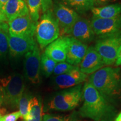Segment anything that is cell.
I'll return each instance as SVG.
<instances>
[{
	"label": "cell",
	"mask_w": 121,
	"mask_h": 121,
	"mask_svg": "<svg viewBox=\"0 0 121 121\" xmlns=\"http://www.w3.org/2000/svg\"><path fill=\"white\" fill-rule=\"evenodd\" d=\"M91 25L95 34L102 38L121 31V15L111 19L92 18Z\"/></svg>",
	"instance_id": "10"
},
{
	"label": "cell",
	"mask_w": 121,
	"mask_h": 121,
	"mask_svg": "<svg viewBox=\"0 0 121 121\" xmlns=\"http://www.w3.org/2000/svg\"><path fill=\"white\" fill-rule=\"evenodd\" d=\"M37 45L33 37L9 36V52L13 58H17L31 51Z\"/></svg>",
	"instance_id": "13"
},
{
	"label": "cell",
	"mask_w": 121,
	"mask_h": 121,
	"mask_svg": "<svg viewBox=\"0 0 121 121\" xmlns=\"http://www.w3.org/2000/svg\"><path fill=\"white\" fill-rule=\"evenodd\" d=\"M52 10L58 22L61 34H71L72 27L80 15L58 0H56L53 2Z\"/></svg>",
	"instance_id": "7"
},
{
	"label": "cell",
	"mask_w": 121,
	"mask_h": 121,
	"mask_svg": "<svg viewBox=\"0 0 121 121\" xmlns=\"http://www.w3.org/2000/svg\"><path fill=\"white\" fill-rule=\"evenodd\" d=\"M83 104L79 110L80 116L95 121H113L117 114L116 108L94 87L87 81L82 87Z\"/></svg>",
	"instance_id": "1"
},
{
	"label": "cell",
	"mask_w": 121,
	"mask_h": 121,
	"mask_svg": "<svg viewBox=\"0 0 121 121\" xmlns=\"http://www.w3.org/2000/svg\"><path fill=\"white\" fill-rule=\"evenodd\" d=\"M43 106L40 99L36 96L32 97L30 101V110L28 118L24 121H42Z\"/></svg>",
	"instance_id": "21"
},
{
	"label": "cell",
	"mask_w": 121,
	"mask_h": 121,
	"mask_svg": "<svg viewBox=\"0 0 121 121\" xmlns=\"http://www.w3.org/2000/svg\"><path fill=\"white\" fill-rule=\"evenodd\" d=\"M4 13L7 22L16 17L29 15L28 6L24 0H9L4 7Z\"/></svg>",
	"instance_id": "17"
},
{
	"label": "cell",
	"mask_w": 121,
	"mask_h": 121,
	"mask_svg": "<svg viewBox=\"0 0 121 121\" xmlns=\"http://www.w3.org/2000/svg\"><path fill=\"white\" fill-rule=\"evenodd\" d=\"M76 66L69 64L66 62H58L55 66L53 72V75H54V76H56L66 73L73 69Z\"/></svg>",
	"instance_id": "25"
},
{
	"label": "cell",
	"mask_w": 121,
	"mask_h": 121,
	"mask_svg": "<svg viewBox=\"0 0 121 121\" xmlns=\"http://www.w3.org/2000/svg\"><path fill=\"white\" fill-rule=\"evenodd\" d=\"M52 0H27L29 13L31 19L35 22H38L40 18V12L42 13L53 9Z\"/></svg>",
	"instance_id": "18"
},
{
	"label": "cell",
	"mask_w": 121,
	"mask_h": 121,
	"mask_svg": "<svg viewBox=\"0 0 121 121\" xmlns=\"http://www.w3.org/2000/svg\"></svg>",
	"instance_id": "35"
},
{
	"label": "cell",
	"mask_w": 121,
	"mask_h": 121,
	"mask_svg": "<svg viewBox=\"0 0 121 121\" xmlns=\"http://www.w3.org/2000/svg\"><path fill=\"white\" fill-rule=\"evenodd\" d=\"M6 22V21L5 17H4V14L3 13V12L1 10V8H0V22Z\"/></svg>",
	"instance_id": "31"
},
{
	"label": "cell",
	"mask_w": 121,
	"mask_h": 121,
	"mask_svg": "<svg viewBox=\"0 0 121 121\" xmlns=\"http://www.w3.org/2000/svg\"><path fill=\"white\" fill-rule=\"evenodd\" d=\"M20 117H21L20 113L19 111H17L4 115L1 118V121H16Z\"/></svg>",
	"instance_id": "27"
},
{
	"label": "cell",
	"mask_w": 121,
	"mask_h": 121,
	"mask_svg": "<svg viewBox=\"0 0 121 121\" xmlns=\"http://www.w3.org/2000/svg\"><path fill=\"white\" fill-rule=\"evenodd\" d=\"M114 121H121V112L118 115L117 117L114 119Z\"/></svg>",
	"instance_id": "32"
},
{
	"label": "cell",
	"mask_w": 121,
	"mask_h": 121,
	"mask_svg": "<svg viewBox=\"0 0 121 121\" xmlns=\"http://www.w3.org/2000/svg\"><path fill=\"white\" fill-rule=\"evenodd\" d=\"M70 35L73 38L86 44L93 41L95 36L90 22L81 16L74 24Z\"/></svg>",
	"instance_id": "14"
},
{
	"label": "cell",
	"mask_w": 121,
	"mask_h": 121,
	"mask_svg": "<svg viewBox=\"0 0 121 121\" xmlns=\"http://www.w3.org/2000/svg\"><path fill=\"white\" fill-rule=\"evenodd\" d=\"M37 25L29 15L16 17L8 22L9 34L17 37H33Z\"/></svg>",
	"instance_id": "9"
},
{
	"label": "cell",
	"mask_w": 121,
	"mask_h": 121,
	"mask_svg": "<svg viewBox=\"0 0 121 121\" xmlns=\"http://www.w3.org/2000/svg\"><path fill=\"white\" fill-rule=\"evenodd\" d=\"M121 45V31L115 34L99 38L94 48L104 64L112 66L115 64Z\"/></svg>",
	"instance_id": "6"
},
{
	"label": "cell",
	"mask_w": 121,
	"mask_h": 121,
	"mask_svg": "<svg viewBox=\"0 0 121 121\" xmlns=\"http://www.w3.org/2000/svg\"><path fill=\"white\" fill-rule=\"evenodd\" d=\"M0 87L2 92L3 103L15 108L18 106L25 90V82L23 76L19 73L0 79Z\"/></svg>",
	"instance_id": "3"
},
{
	"label": "cell",
	"mask_w": 121,
	"mask_h": 121,
	"mask_svg": "<svg viewBox=\"0 0 121 121\" xmlns=\"http://www.w3.org/2000/svg\"><path fill=\"white\" fill-rule=\"evenodd\" d=\"M104 65L103 60L94 47L90 46L87 48L85 56L78 67L81 72L87 75L94 73L103 67Z\"/></svg>",
	"instance_id": "15"
},
{
	"label": "cell",
	"mask_w": 121,
	"mask_h": 121,
	"mask_svg": "<svg viewBox=\"0 0 121 121\" xmlns=\"http://www.w3.org/2000/svg\"><path fill=\"white\" fill-rule=\"evenodd\" d=\"M115 65H116V66H121V45L120 48H119L117 60H116V63H115Z\"/></svg>",
	"instance_id": "29"
},
{
	"label": "cell",
	"mask_w": 121,
	"mask_h": 121,
	"mask_svg": "<svg viewBox=\"0 0 121 121\" xmlns=\"http://www.w3.org/2000/svg\"><path fill=\"white\" fill-rule=\"evenodd\" d=\"M91 11L93 17L111 19L120 16L121 4H114L102 7H94Z\"/></svg>",
	"instance_id": "19"
},
{
	"label": "cell",
	"mask_w": 121,
	"mask_h": 121,
	"mask_svg": "<svg viewBox=\"0 0 121 121\" xmlns=\"http://www.w3.org/2000/svg\"><path fill=\"white\" fill-rule=\"evenodd\" d=\"M90 83L103 97L112 103L121 93V70L119 67H104L92 73Z\"/></svg>",
	"instance_id": "2"
},
{
	"label": "cell",
	"mask_w": 121,
	"mask_h": 121,
	"mask_svg": "<svg viewBox=\"0 0 121 121\" xmlns=\"http://www.w3.org/2000/svg\"><path fill=\"white\" fill-rule=\"evenodd\" d=\"M82 86L81 84L66 89L53 96L48 103L49 109L68 111L75 109L82 99Z\"/></svg>",
	"instance_id": "5"
},
{
	"label": "cell",
	"mask_w": 121,
	"mask_h": 121,
	"mask_svg": "<svg viewBox=\"0 0 121 121\" xmlns=\"http://www.w3.org/2000/svg\"><path fill=\"white\" fill-rule=\"evenodd\" d=\"M59 2L70 7L78 15H83L95 7L94 0H58Z\"/></svg>",
	"instance_id": "20"
},
{
	"label": "cell",
	"mask_w": 121,
	"mask_h": 121,
	"mask_svg": "<svg viewBox=\"0 0 121 121\" xmlns=\"http://www.w3.org/2000/svg\"><path fill=\"white\" fill-rule=\"evenodd\" d=\"M87 48V44L71 37L66 57V62L73 66H78L85 56Z\"/></svg>",
	"instance_id": "16"
},
{
	"label": "cell",
	"mask_w": 121,
	"mask_h": 121,
	"mask_svg": "<svg viewBox=\"0 0 121 121\" xmlns=\"http://www.w3.org/2000/svg\"><path fill=\"white\" fill-rule=\"evenodd\" d=\"M60 29L53 10L44 13L37 22L35 33L38 43L43 49L59 37Z\"/></svg>",
	"instance_id": "4"
},
{
	"label": "cell",
	"mask_w": 121,
	"mask_h": 121,
	"mask_svg": "<svg viewBox=\"0 0 121 121\" xmlns=\"http://www.w3.org/2000/svg\"><path fill=\"white\" fill-rule=\"evenodd\" d=\"M71 40L69 36L58 37L46 47L44 53L57 63L65 62Z\"/></svg>",
	"instance_id": "12"
},
{
	"label": "cell",
	"mask_w": 121,
	"mask_h": 121,
	"mask_svg": "<svg viewBox=\"0 0 121 121\" xmlns=\"http://www.w3.org/2000/svg\"><path fill=\"white\" fill-rule=\"evenodd\" d=\"M41 55L38 45L25 54L24 69L25 77L30 82L34 85L40 82L41 78Z\"/></svg>",
	"instance_id": "8"
},
{
	"label": "cell",
	"mask_w": 121,
	"mask_h": 121,
	"mask_svg": "<svg viewBox=\"0 0 121 121\" xmlns=\"http://www.w3.org/2000/svg\"><path fill=\"white\" fill-rule=\"evenodd\" d=\"M42 121H72L67 116H56L52 114H45L42 118Z\"/></svg>",
	"instance_id": "26"
},
{
	"label": "cell",
	"mask_w": 121,
	"mask_h": 121,
	"mask_svg": "<svg viewBox=\"0 0 121 121\" xmlns=\"http://www.w3.org/2000/svg\"><path fill=\"white\" fill-rule=\"evenodd\" d=\"M87 78L86 74L81 72L78 66H76L67 73L54 76L53 84L57 89H66L81 84Z\"/></svg>",
	"instance_id": "11"
},
{
	"label": "cell",
	"mask_w": 121,
	"mask_h": 121,
	"mask_svg": "<svg viewBox=\"0 0 121 121\" xmlns=\"http://www.w3.org/2000/svg\"><path fill=\"white\" fill-rule=\"evenodd\" d=\"M116 1V0H94V2L95 5L100 6L107 4L108 2H113V1Z\"/></svg>",
	"instance_id": "28"
},
{
	"label": "cell",
	"mask_w": 121,
	"mask_h": 121,
	"mask_svg": "<svg viewBox=\"0 0 121 121\" xmlns=\"http://www.w3.org/2000/svg\"><path fill=\"white\" fill-rule=\"evenodd\" d=\"M31 96L29 94L24 92L19 100L18 103V108L19 109V111L21 114V117L26 121L29 114L30 110V101L31 99Z\"/></svg>",
	"instance_id": "24"
},
{
	"label": "cell",
	"mask_w": 121,
	"mask_h": 121,
	"mask_svg": "<svg viewBox=\"0 0 121 121\" xmlns=\"http://www.w3.org/2000/svg\"><path fill=\"white\" fill-rule=\"evenodd\" d=\"M8 1L9 0H0V8H1L3 13L4 12V7H5L6 4L7 2H8Z\"/></svg>",
	"instance_id": "30"
},
{
	"label": "cell",
	"mask_w": 121,
	"mask_h": 121,
	"mask_svg": "<svg viewBox=\"0 0 121 121\" xmlns=\"http://www.w3.org/2000/svg\"><path fill=\"white\" fill-rule=\"evenodd\" d=\"M1 117H0V121H1Z\"/></svg>",
	"instance_id": "34"
},
{
	"label": "cell",
	"mask_w": 121,
	"mask_h": 121,
	"mask_svg": "<svg viewBox=\"0 0 121 121\" xmlns=\"http://www.w3.org/2000/svg\"><path fill=\"white\" fill-rule=\"evenodd\" d=\"M9 25L5 22H0V60L6 58L8 54Z\"/></svg>",
	"instance_id": "22"
},
{
	"label": "cell",
	"mask_w": 121,
	"mask_h": 121,
	"mask_svg": "<svg viewBox=\"0 0 121 121\" xmlns=\"http://www.w3.org/2000/svg\"><path fill=\"white\" fill-rule=\"evenodd\" d=\"M3 103V98H2V92H1V87H0V105H1Z\"/></svg>",
	"instance_id": "33"
},
{
	"label": "cell",
	"mask_w": 121,
	"mask_h": 121,
	"mask_svg": "<svg viewBox=\"0 0 121 121\" xmlns=\"http://www.w3.org/2000/svg\"><path fill=\"white\" fill-rule=\"evenodd\" d=\"M57 62L48 57L45 53L41 55V71L46 78H49L53 74V72Z\"/></svg>",
	"instance_id": "23"
}]
</instances>
